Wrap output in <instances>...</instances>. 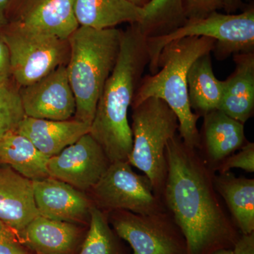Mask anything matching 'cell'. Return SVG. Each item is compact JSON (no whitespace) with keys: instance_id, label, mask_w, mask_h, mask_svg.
<instances>
[{"instance_id":"cell-4","label":"cell","mask_w":254,"mask_h":254,"mask_svg":"<svg viewBox=\"0 0 254 254\" xmlns=\"http://www.w3.org/2000/svg\"><path fill=\"white\" fill-rule=\"evenodd\" d=\"M123 31L79 26L68 38V77L76 100L75 120L91 126L105 83L113 71Z\"/></svg>"},{"instance_id":"cell-5","label":"cell","mask_w":254,"mask_h":254,"mask_svg":"<svg viewBox=\"0 0 254 254\" xmlns=\"http://www.w3.org/2000/svg\"><path fill=\"white\" fill-rule=\"evenodd\" d=\"M132 108L133 146L128 163L144 173L162 198L168 175L165 148L179 131L178 119L158 98H148Z\"/></svg>"},{"instance_id":"cell-19","label":"cell","mask_w":254,"mask_h":254,"mask_svg":"<svg viewBox=\"0 0 254 254\" xmlns=\"http://www.w3.org/2000/svg\"><path fill=\"white\" fill-rule=\"evenodd\" d=\"M73 11L79 26L103 30L123 23L139 24L143 6L128 0H73Z\"/></svg>"},{"instance_id":"cell-7","label":"cell","mask_w":254,"mask_h":254,"mask_svg":"<svg viewBox=\"0 0 254 254\" xmlns=\"http://www.w3.org/2000/svg\"><path fill=\"white\" fill-rule=\"evenodd\" d=\"M0 33L9 48L12 78L21 88L39 81L68 60V41L30 31L16 22L7 23Z\"/></svg>"},{"instance_id":"cell-3","label":"cell","mask_w":254,"mask_h":254,"mask_svg":"<svg viewBox=\"0 0 254 254\" xmlns=\"http://www.w3.org/2000/svg\"><path fill=\"white\" fill-rule=\"evenodd\" d=\"M215 41L207 37H187L169 43L159 57L158 72L141 78L131 107L150 98L163 100L176 115L179 136L191 148H200L197 122L200 115L192 111L189 100L187 75L192 64L202 55L211 53Z\"/></svg>"},{"instance_id":"cell-8","label":"cell","mask_w":254,"mask_h":254,"mask_svg":"<svg viewBox=\"0 0 254 254\" xmlns=\"http://www.w3.org/2000/svg\"><path fill=\"white\" fill-rule=\"evenodd\" d=\"M95 203L103 212L127 210L141 215L166 211L145 175L135 173L128 162L110 163L99 182L91 189Z\"/></svg>"},{"instance_id":"cell-34","label":"cell","mask_w":254,"mask_h":254,"mask_svg":"<svg viewBox=\"0 0 254 254\" xmlns=\"http://www.w3.org/2000/svg\"><path fill=\"white\" fill-rule=\"evenodd\" d=\"M128 1H131V2L133 3V4L140 6H143L148 2L147 0H128Z\"/></svg>"},{"instance_id":"cell-33","label":"cell","mask_w":254,"mask_h":254,"mask_svg":"<svg viewBox=\"0 0 254 254\" xmlns=\"http://www.w3.org/2000/svg\"><path fill=\"white\" fill-rule=\"evenodd\" d=\"M211 254H234L233 249H222L215 251Z\"/></svg>"},{"instance_id":"cell-24","label":"cell","mask_w":254,"mask_h":254,"mask_svg":"<svg viewBox=\"0 0 254 254\" xmlns=\"http://www.w3.org/2000/svg\"><path fill=\"white\" fill-rule=\"evenodd\" d=\"M118 235L109 226L107 214L93 205L90 212L89 229L79 254H124Z\"/></svg>"},{"instance_id":"cell-18","label":"cell","mask_w":254,"mask_h":254,"mask_svg":"<svg viewBox=\"0 0 254 254\" xmlns=\"http://www.w3.org/2000/svg\"><path fill=\"white\" fill-rule=\"evenodd\" d=\"M20 235L25 245L38 254H72L81 232L75 224L38 215Z\"/></svg>"},{"instance_id":"cell-23","label":"cell","mask_w":254,"mask_h":254,"mask_svg":"<svg viewBox=\"0 0 254 254\" xmlns=\"http://www.w3.org/2000/svg\"><path fill=\"white\" fill-rule=\"evenodd\" d=\"M139 31L145 38L168 34L187 21L184 0H150L143 6Z\"/></svg>"},{"instance_id":"cell-29","label":"cell","mask_w":254,"mask_h":254,"mask_svg":"<svg viewBox=\"0 0 254 254\" xmlns=\"http://www.w3.org/2000/svg\"><path fill=\"white\" fill-rule=\"evenodd\" d=\"M11 64L9 48L0 33V86L11 83Z\"/></svg>"},{"instance_id":"cell-31","label":"cell","mask_w":254,"mask_h":254,"mask_svg":"<svg viewBox=\"0 0 254 254\" xmlns=\"http://www.w3.org/2000/svg\"><path fill=\"white\" fill-rule=\"evenodd\" d=\"M242 0H222V9H225L227 14H232L237 9L244 7Z\"/></svg>"},{"instance_id":"cell-9","label":"cell","mask_w":254,"mask_h":254,"mask_svg":"<svg viewBox=\"0 0 254 254\" xmlns=\"http://www.w3.org/2000/svg\"><path fill=\"white\" fill-rule=\"evenodd\" d=\"M108 215L114 231L133 254H187L185 237L168 210L149 215L115 210Z\"/></svg>"},{"instance_id":"cell-16","label":"cell","mask_w":254,"mask_h":254,"mask_svg":"<svg viewBox=\"0 0 254 254\" xmlns=\"http://www.w3.org/2000/svg\"><path fill=\"white\" fill-rule=\"evenodd\" d=\"M90 127L75 119L56 121L25 117L16 131L50 158L89 133Z\"/></svg>"},{"instance_id":"cell-14","label":"cell","mask_w":254,"mask_h":254,"mask_svg":"<svg viewBox=\"0 0 254 254\" xmlns=\"http://www.w3.org/2000/svg\"><path fill=\"white\" fill-rule=\"evenodd\" d=\"M16 23L30 31L64 41L79 27L73 0H28Z\"/></svg>"},{"instance_id":"cell-26","label":"cell","mask_w":254,"mask_h":254,"mask_svg":"<svg viewBox=\"0 0 254 254\" xmlns=\"http://www.w3.org/2000/svg\"><path fill=\"white\" fill-rule=\"evenodd\" d=\"M239 168L248 173L254 172V143H246L237 153L230 155L215 167L219 173H225L232 169Z\"/></svg>"},{"instance_id":"cell-15","label":"cell","mask_w":254,"mask_h":254,"mask_svg":"<svg viewBox=\"0 0 254 254\" xmlns=\"http://www.w3.org/2000/svg\"><path fill=\"white\" fill-rule=\"evenodd\" d=\"M203 117L200 145L203 144L204 148L205 161L213 170L225 158L246 144L245 124L219 110L209 112Z\"/></svg>"},{"instance_id":"cell-12","label":"cell","mask_w":254,"mask_h":254,"mask_svg":"<svg viewBox=\"0 0 254 254\" xmlns=\"http://www.w3.org/2000/svg\"><path fill=\"white\" fill-rule=\"evenodd\" d=\"M33 189L41 216L73 224L90 220L93 204L77 189L52 177L33 181Z\"/></svg>"},{"instance_id":"cell-2","label":"cell","mask_w":254,"mask_h":254,"mask_svg":"<svg viewBox=\"0 0 254 254\" xmlns=\"http://www.w3.org/2000/svg\"><path fill=\"white\" fill-rule=\"evenodd\" d=\"M148 63L146 38L132 24L123 31L116 64L105 83L90 127V134L110 163L128 162L133 135L128 110Z\"/></svg>"},{"instance_id":"cell-13","label":"cell","mask_w":254,"mask_h":254,"mask_svg":"<svg viewBox=\"0 0 254 254\" xmlns=\"http://www.w3.org/2000/svg\"><path fill=\"white\" fill-rule=\"evenodd\" d=\"M38 215L33 181L8 165L0 167V220L18 235Z\"/></svg>"},{"instance_id":"cell-21","label":"cell","mask_w":254,"mask_h":254,"mask_svg":"<svg viewBox=\"0 0 254 254\" xmlns=\"http://www.w3.org/2000/svg\"><path fill=\"white\" fill-rule=\"evenodd\" d=\"M48 160L28 138L16 131L0 140V163L8 165L31 181L50 177Z\"/></svg>"},{"instance_id":"cell-1","label":"cell","mask_w":254,"mask_h":254,"mask_svg":"<svg viewBox=\"0 0 254 254\" xmlns=\"http://www.w3.org/2000/svg\"><path fill=\"white\" fill-rule=\"evenodd\" d=\"M196 150L179 135L169 140L162 200L185 237L187 254L233 249L241 233L215 190L213 170Z\"/></svg>"},{"instance_id":"cell-10","label":"cell","mask_w":254,"mask_h":254,"mask_svg":"<svg viewBox=\"0 0 254 254\" xmlns=\"http://www.w3.org/2000/svg\"><path fill=\"white\" fill-rule=\"evenodd\" d=\"M110 165L104 150L89 133L48 160L50 177L78 190H91Z\"/></svg>"},{"instance_id":"cell-20","label":"cell","mask_w":254,"mask_h":254,"mask_svg":"<svg viewBox=\"0 0 254 254\" xmlns=\"http://www.w3.org/2000/svg\"><path fill=\"white\" fill-rule=\"evenodd\" d=\"M215 190L226 203L241 235L254 232V180L231 172L214 175Z\"/></svg>"},{"instance_id":"cell-27","label":"cell","mask_w":254,"mask_h":254,"mask_svg":"<svg viewBox=\"0 0 254 254\" xmlns=\"http://www.w3.org/2000/svg\"><path fill=\"white\" fill-rule=\"evenodd\" d=\"M187 20L205 17L222 9V0H184Z\"/></svg>"},{"instance_id":"cell-28","label":"cell","mask_w":254,"mask_h":254,"mask_svg":"<svg viewBox=\"0 0 254 254\" xmlns=\"http://www.w3.org/2000/svg\"><path fill=\"white\" fill-rule=\"evenodd\" d=\"M17 234L0 220V254H27Z\"/></svg>"},{"instance_id":"cell-25","label":"cell","mask_w":254,"mask_h":254,"mask_svg":"<svg viewBox=\"0 0 254 254\" xmlns=\"http://www.w3.org/2000/svg\"><path fill=\"white\" fill-rule=\"evenodd\" d=\"M25 117L19 90L11 83L0 86V140L16 131Z\"/></svg>"},{"instance_id":"cell-17","label":"cell","mask_w":254,"mask_h":254,"mask_svg":"<svg viewBox=\"0 0 254 254\" xmlns=\"http://www.w3.org/2000/svg\"><path fill=\"white\" fill-rule=\"evenodd\" d=\"M235 69L223 81L218 109L241 123L248 121L254 109V52L234 55Z\"/></svg>"},{"instance_id":"cell-22","label":"cell","mask_w":254,"mask_h":254,"mask_svg":"<svg viewBox=\"0 0 254 254\" xmlns=\"http://www.w3.org/2000/svg\"><path fill=\"white\" fill-rule=\"evenodd\" d=\"M210 53L195 60L187 75L190 107L200 116L218 110L223 95V81L214 74Z\"/></svg>"},{"instance_id":"cell-6","label":"cell","mask_w":254,"mask_h":254,"mask_svg":"<svg viewBox=\"0 0 254 254\" xmlns=\"http://www.w3.org/2000/svg\"><path fill=\"white\" fill-rule=\"evenodd\" d=\"M207 37L215 40L213 51L217 60L231 55L254 52V9L247 8L239 14H223L214 11L198 19L187 20L175 31L163 36L146 38L151 74L158 72L162 50L169 43L187 37Z\"/></svg>"},{"instance_id":"cell-32","label":"cell","mask_w":254,"mask_h":254,"mask_svg":"<svg viewBox=\"0 0 254 254\" xmlns=\"http://www.w3.org/2000/svg\"><path fill=\"white\" fill-rule=\"evenodd\" d=\"M11 0H0V28H2L8 23L7 9Z\"/></svg>"},{"instance_id":"cell-35","label":"cell","mask_w":254,"mask_h":254,"mask_svg":"<svg viewBox=\"0 0 254 254\" xmlns=\"http://www.w3.org/2000/svg\"><path fill=\"white\" fill-rule=\"evenodd\" d=\"M147 1H148H148H150V0H147ZM148 2H147V3H148Z\"/></svg>"},{"instance_id":"cell-11","label":"cell","mask_w":254,"mask_h":254,"mask_svg":"<svg viewBox=\"0 0 254 254\" xmlns=\"http://www.w3.org/2000/svg\"><path fill=\"white\" fill-rule=\"evenodd\" d=\"M25 115L42 120H71L76 100L68 80L66 64L62 65L39 81L19 90Z\"/></svg>"},{"instance_id":"cell-30","label":"cell","mask_w":254,"mask_h":254,"mask_svg":"<svg viewBox=\"0 0 254 254\" xmlns=\"http://www.w3.org/2000/svg\"><path fill=\"white\" fill-rule=\"evenodd\" d=\"M234 254H254V232L241 235L233 247Z\"/></svg>"}]
</instances>
